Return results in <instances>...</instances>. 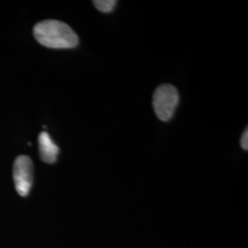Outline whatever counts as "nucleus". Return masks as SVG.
<instances>
[{
    "label": "nucleus",
    "instance_id": "obj_1",
    "mask_svg": "<svg viewBox=\"0 0 248 248\" xmlns=\"http://www.w3.org/2000/svg\"><path fill=\"white\" fill-rule=\"evenodd\" d=\"M33 35L40 45L52 49H71L78 45V37L64 22L46 19L37 23Z\"/></svg>",
    "mask_w": 248,
    "mask_h": 248
},
{
    "label": "nucleus",
    "instance_id": "obj_2",
    "mask_svg": "<svg viewBox=\"0 0 248 248\" xmlns=\"http://www.w3.org/2000/svg\"><path fill=\"white\" fill-rule=\"evenodd\" d=\"M179 102L177 89L169 84L161 85L155 89L153 97V107L155 115L163 121H169L176 111Z\"/></svg>",
    "mask_w": 248,
    "mask_h": 248
},
{
    "label": "nucleus",
    "instance_id": "obj_3",
    "mask_svg": "<svg viewBox=\"0 0 248 248\" xmlns=\"http://www.w3.org/2000/svg\"><path fill=\"white\" fill-rule=\"evenodd\" d=\"M14 185L18 194L22 197L29 194L33 182V164L27 155L18 156L13 166Z\"/></svg>",
    "mask_w": 248,
    "mask_h": 248
},
{
    "label": "nucleus",
    "instance_id": "obj_4",
    "mask_svg": "<svg viewBox=\"0 0 248 248\" xmlns=\"http://www.w3.org/2000/svg\"><path fill=\"white\" fill-rule=\"evenodd\" d=\"M39 142V151L41 159L45 163L53 164L59 154V147L53 142L49 133L42 132L38 137Z\"/></svg>",
    "mask_w": 248,
    "mask_h": 248
},
{
    "label": "nucleus",
    "instance_id": "obj_5",
    "mask_svg": "<svg viewBox=\"0 0 248 248\" xmlns=\"http://www.w3.org/2000/svg\"><path fill=\"white\" fill-rule=\"evenodd\" d=\"M94 6L103 13H109L115 8L117 1L115 0H95L93 1Z\"/></svg>",
    "mask_w": 248,
    "mask_h": 248
},
{
    "label": "nucleus",
    "instance_id": "obj_6",
    "mask_svg": "<svg viewBox=\"0 0 248 248\" xmlns=\"http://www.w3.org/2000/svg\"><path fill=\"white\" fill-rule=\"evenodd\" d=\"M241 146L244 150H248V130L247 129L241 137Z\"/></svg>",
    "mask_w": 248,
    "mask_h": 248
}]
</instances>
